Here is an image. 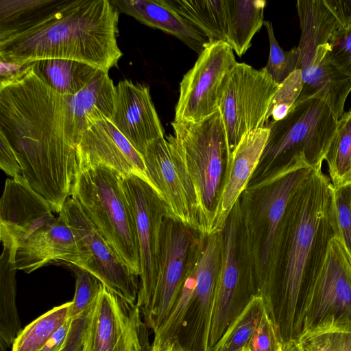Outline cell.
Returning a JSON list of instances; mask_svg holds the SVG:
<instances>
[{"label": "cell", "instance_id": "6da1fadb", "mask_svg": "<svg viewBox=\"0 0 351 351\" xmlns=\"http://www.w3.org/2000/svg\"><path fill=\"white\" fill-rule=\"evenodd\" d=\"M114 85L99 75L75 95H63L34 71L0 83V132L19 161L22 176L59 213L71 192L76 147L95 122L110 119Z\"/></svg>", "mask_w": 351, "mask_h": 351}, {"label": "cell", "instance_id": "7a4b0ae2", "mask_svg": "<svg viewBox=\"0 0 351 351\" xmlns=\"http://www.w3.org/2000/svg\"><path fill=\"white\" fill-rule=\"evenodd\" d=\"M119 13L109 0H0V59L73 60L108 73L123 55Z\"/></svg>", "mask_w": 351, "mask_h": 351}, {"label": "cell", "instance_id": "3957f363", "mask_svg": "<svg viewBox=\"0 0 351 351\" xmlns=\"http://www.w3.org/2000/svg\"><path fill=\"white\" fill-rule=\"evenodd\" d=\"M338 235L332 188L322 167L314 169L291 198L278 250L276 315L282 341L294 338L295 319L305 285L322 262L328 242Z\"/></svg>", "mask_w": 351, "mask_h": 351}, {"label": "cell", "instance_id": "277c9868", "mask_svg": "<svg viewBox=\"0 0 351 351\" xmlns=\"http://www.w3.org/2000/svg\"><path fill=\"white\" fill-rule=\"evenodd\" d=\"M169 143L180 169L197 226L203 237L212 234L223 170L230 156L219 111L197 122L174 120Z\"/></svg>", "mask_w": 351, "mask_h": 351}, {"label": "cell", "instance_id": "5b68a950", "mask_svg": "<svg viewBox=\"0 0 351 351\" xmlns=\"http://www.w3.org/2000/svg\"><path fill=\"white\" fill-rule=\"evenodd\" d=\"M122 175L101 165H77L71 197L80 206L107 243L139 278V246Z\"/></svg>", "mask_w": 351, "mask_h": 351}, {"label": "cell", "instance_id": "8992f818", "mask_svg": "<svg viewBox=\"0 0 351 351\" xmlns=\"http://www.w3.org/2000/svg\"><path fill=\"white\" fill-rule=\"evenodd\" d=\"M339 119L322 100L297 101L282 119L269 121V136L259 164L274 170L271 180L304 167H322Z\"/></svg>", "mask_w": 351, "mask_h": 351}, {"label": "cell", "instance_id": "52a82bcc", "mask_svg": "<svg viewBox=\"0 0 351 351\" xmlns=\"http://www.w3.org/2000/svg\"><path fill=\"white\" fill-rule=\"evenodd\" d=\"M336 332L351 333V259L338 235L305 285L294 338Z\"/></svg>", "mask_w": 351, "mask_h": 351}, {"label": "cell", "instance_id": "ba28073f", "mask_svg": "<svg viewBox=\"0 0 351 351\" xmlns=\"http://www.w3.org/2000/svg\"><path fill=\"white\" fill-rule=\"evenodd\" d=\"M263 67L236 62L220 87L218 109L230 153L246 134L265 127L267 115L278 87Z\"/></svg>", "mask_w": 351, "mask_h": 351}, {"label": "cell", "instance_id": "9c48e42d", "mask_svg": "<svg viewBox=\"0 0 351 351\" xmlns=\"http://www.w3.org/2000/svg\"><path fill=\"white\" fill-rule=\"evenodd\" d=\"M121 185L134 215L139 246L141 274L136 305L141 312L153 295L159 269L165 205L154 189L135 175L121 176Z\"/></svg>", "mask_w": 351, "mask_h": 351}, {"label": "cell", "instance_id": "30bf717a", "mask_svg": "<svg viewBox=\"0 0 351 351\" xmlns=\"http://www.w3.org/2000/svg\"><path fill=\"white\" fill-rule=\"evenodd\" d=\"M236 62L226 43H208L180 84L174 120L197 122L217 112L220 87Z\"/></svg>", "mask_w": 351, "mask_h": 351}, {"label": "cell", "instance_id": "8fae6325", "mask_svg": "<svg viewBox=\"0 0 351 351\" xmlns=\"http://www.w3.org/2000/svg\"><path fill=\"white\" fill-rule=\"evenodd\" d=\"M58 215L69 226L86 254L84 269L122 299L136 304L138 278L121 261L78 204L69 197Z\"/></svg>", "mask_w": 351, "mask_h": 351}, {"label": "cell", "instance_id": "7c38bea8", "mask_svg": "<svg viewBox=\"0 0 351 351\" xmlns=\"http://www.w3.org/2000/svg\"><path fill=\"white\" fill-rule=\"evenodd\" d=\"M143 324L136 304L104 285L91 310L82 351H143Z\"/></svg>", "mask_w": 351, "mask_h": 351}, {"label": "cell", "instance_id": "4fadbf2b", "mask_svg": "<svg viewBox=\"0 0 351 351\" xmlns=\"http://www.w3.org/2000/svg\"><path fill=\"white\" fill-rule=\"evenodd\" d=\"M313 169L304 167L289 171L263 186L266 189L260 208L265 228L261 253L264 271L258 283L257 293L267 306L273 304L276 295L280 237L288 204Z\"/></svg>", "mask_w": 351, "mask_h": 351}, {"label": "cell", "instance_id": "5bb4252c", "mask_svg": "<svg viewBox=\"0 0 351 351\" xmlns=\"http://www.w3.org/2000/svg\"><path fill=\"white\" fill-rule=\"evenodd\" d=\"M188 228L167 217L164 219L157 280L149 305L141 312L154 334L169 315L181 291L191 239Z\"/></svg>", "mask_w": 351, "mask_h": 351}, {"label": "cell", "instance_id": "9a60e30c", "mask_svg": "<svg viewBox=\"0 0 351 351\" xmlns=\"http://www.w3.org/2000/svg\"><path fill=\"white\" fill-rule=\"evenodd\" d=\"M48 202L22 176L6 180L0 201V239L14 254L17 245L56 217Z\"/></svg>", "mask_w": 351, "mask_h": 351}, {"label": "cell", "instance_id": "2e32d148", "mask_svg": "<svg viewBox=\"0 0 351 351\" xmlns=\"http://www.w3.org/2000/svg\"><path fill=\"white\" fill-rule=\"evenodd\" d=\"M76 156L77 165H104L122 176L135 175L153 188L143 156L109 119L95 122L84 132Z\"/></svg>", "mask_w": 351, "mask_h": 351}, {"label": "cell", "instance_id": "e0dca14e", "mask_svg": "<svg viewBox=\"0 0 351 351\" xmlns=\"http://www.w3.org/2000/svg\"><path fill=\"white\" fill-rule=\"evenodd\" d=\"M110 121L142 156L151 143L165 137L149 88L141 83L118 82Z\"/></svg>", "mask_w": 351, "mask_h": 351}, {"label": "cell", "instance_id": "ac0fdd59", "mask_svg": "<svg viewBox=\"0 0 351 351\" xmlns=\"http://www.w3.org/2000/svg\"><path fill=\"white\" fill-rule=\"evenodd\" d=\"M14 261L17 270L29 274L49 264L84 269L86 256L73 232L58 215L17 245Z\"/></svg>", "mask_w": 351, "mask_h": 351}, {"label": "cell", "instance_id": "d6986e66", "mask_svg": "<svg viewBox=\"0 0 351 351\" xmlns=\"http://www.w3.org/2000/svg\"><path fill=\"white\" fill-rule=\"evenodd\" d=\"M143 157L147 176L165 205L167 217L197 231L180 169L166 137L151 143Z\"/></svg>", "mask_w": 351, "mask_h": 351}, {"label": "cell", "instance_id": "ffe728a7", "mask_svg": "<svg viewBox=\"0 0 351 351\" xmlns=\"http://www.w3.org/2000/svg\"><path fill=\"white\" fill-rule=\"evenodd\" d=\"M237 225L232 211L222 230L221 259L209 337L210 351L247 304L239 297L240 276L236 257Z\"/></svg>", "mask_w": 351, "mask_h": 351}, {"label": "cell", "instance_id": "44dd1931", "mask_svg": "<svg viewBox=\"0 0 351 351\" xmlns=\"http://www.w3.org/2000/svg\"><path fill=\"white\" fill-rule=\"evenodd\" d=\"M267 126L246 134L230 153L215 210L212 234L221 232L258 166L269 136Z\"/></svg>", "mask_w": 351, "mask_h": 351}, {"label": "cell", "instance_id": "7402d4cb", "mask_svg": "<svg viewBox=\"0 0 351 351\" xmlns=\"http://www.w3.org/2000/svg\"><path fill=\"white\" fill-rule=\"evenodd\" d=\"M298 49L297 69L302 72L303 87L297 101L319 99L339 119L344 114L345 102L351 91V78L341 73L330 61L328 43L319 45L315 50Z\"/></svg>", "mask_w": 351, "mask_h": 351}, {"label": "cell", "instance_id": "603a6c76", "mask_svg": "<svg viewBox=\"0 0 351 351\" xmlns=\"http://www.w3.org/2000/svg\"><path fill=\"white\" fill-rule=\"evenodd\" d=\"M110 2L119 12L176 36L198 54L209 43L197 27L167 6L163 0H111Z\"/></svg>", "mask_w": 351, "mask_h": 351}, {"label": "cell", "instance_id": "cb8c5ba5", "mask_svg": "<svg viewBox=\"0 0 351 351\" xmlns=\"http://www.w3.org/2000/svg\"><path fill=\"white\" fill-rule=\"evenodd\" d=\"M163 2L197 27L209 43H227V0H163Z\"/></svg>", "mask_w": 351, "mask_h": 351}, {"label": "cell", "instance_id": "d4e9b609", "mask_svg": "<svg viewBox=\"0 0 351 351\" xmlns=\"http://www.w3.org/2000/svg\"><path fill=\"white\" fill-rule=\"evenodd\" d=\"M36 73L53 90L63 95H75L104 72L73 60L47 59L33 62Z\"/></svg>", "mask_w": 351, "mask_h": 351}, {"label": "cell", "instance_id": "484cf974", "mask_svg": "<svg viewBox=\"0 0 351 351\" xmlns=\"http://www.w3.org/2000/svg\"><path fill=\"white\" fill-rule=\"evenodd\" d=\"M15 254L3 247L0 264V346L6 351L22 330L16 307Z\"/></svg>", "mask_w": 351, "mask_h": 351}, {"label": "cell", "instance_id": "4316f807", "mask_svg": "<svg viewBox=\"0 0 351 351\" xmlns=\"http://www.w3.org/2000/svg\"><path fill=\"white\" fill-rule=\"evenodd\" d=\"M264 0H227L228 34L227 44L239 56L243 55L264 23Z\"/></svg>", "mask_w": 351, "mask_h": 351}, {"label": "cell", "instance_id": "83f0119b", "mask_svg": "<svg viewBox=\"0 0 351 351\" xmlns=\"http://www.w3.org/2000/svg\"><path fill=\"white\" fill-rule=\"evenodd\" d=\"M324 162L333 189L351 184V110L339 119Z\"/></svg>", "mask_w": 351, "mask_h": 351}, {"label": "cell", "instance_id": "f1b7e54d", "mask_svg": "<svg viewBox=\"0 0 351 351\" xmlns=\"http://www.w3.org/2000/svg\"><path fill=\"white\" fill-rule=\"evenodd\" d=\"M72 302L53 307L25 327L15 339L12 351H38L71 318Z\"/></svg>", "mask_w": 351, "mask_h": 351}, {"label": "cell", "instance_id": "f546056e", "mask_svg": "<svg viewBox=\"0 0 351 351\" xmlns=\"http://www.w3.org/2000/svg\"><path fill=\"white\" fill-rule=\"evenodd\" d=\"M266 309L263 298L254 294L210 351H242L248 345Z\"/></svg>", "mask_w": 351, "mask_h": 351}, {"label": "cell", "instance_id": "4dcf8cb0", "mask_svg": "<svg viewBox=\"0 0 351 351\" xmlns=\"http://www.w3.org/2000/svg\"><path fill=\"white\" fill-rule=\"evenodd\" d=\"M263 25L266 27L269 40V56L264 68L272 79L280 84L297 69L300 51L298 47L284 51L276 39L272 23L266 21Z\"/></svg>", "mask_w": 351, "mask_h": 351}, {"label": "cell", "instance_id": "1f68e13d", "mask_svg": "<svg viewBox=\"0 0 351 351\" xmlns=\"http://www.w3.org/2000/svg\"><path fill=\"white\" fill-rule=\"evenodd\" d=\"M74 273L75 290L71 307V317H77L89 310L101 291L104 285L87 270L73 265H66Z\"/></svg>", "mask_w": 351, "mask_h": 351}, {"label": "cell", "instance_id": "d6a6232c", "mask_svg": "<svg viewBox=\"0 0 351 351\" xmlns=\"http://www.w3.org/2000/svg\"><path fill=\"white\" fill-rule=\"evenodd\" d=\"M303 80L300 69L295 70L279 87L274 96L267 115V123L284 119L297 101L302 92Z\"/></svg>", "mask_w": 351, "mask_h": 351}, {"label": "cell", "instance_id": "836d02e7", "mask_svg": "<svg viewBox=\"0 0 351 351\" xmlns=\"http://www.w3.org/2000/svg\"><path fill=\"white\" fill-rule=\"evenodd\" d=\"M332 208L338 236L351 259V184L332 188Z\"/></svg>", "mask_w": 351, "mask_h": 351}, {"label": "cell", "instance_id": "e575fe53", "mask_svg": "<svg viewBox=\"0 0 351 351\" xmlns=\"http://www.w3.org/2000/svg\"><path fill=\"white\" fill-rule=\"evenodd\" d=\"M283 341L276 323L271 318L267 309L244 351H282Z\"/></svg>", "mask_w": 351, "mask_h": 351}, {"label": "cell", "instance_id": "d590c367", "mask_svg": "<svg viewBox=\"0 0 351 351\" xmlns=\"http://www.w3.org/2000/svg\"><path fill=\"white\" fill-rule=\"evenodd\" d=\"M328 43L330 61L341 73L351 78V25L336 30Z\"/></svg>", "mask_w": 351, "mask_h": 351}, {"label": "cell", "instance_id": "8d00e7d4", "mask_svg": "<svg viewBox=\"0 0 351 351\" xmlns=\"http://www.w3.org/2000/svg\"><path fill=\"white\" fill-rule=\"evenodd\" d=\"M297 341L302 351H351L350 332H327Z\"/></svg>", "mask_w": 351, "mask_h": 351}, {"label": "cell", "instance_id": "74e56055", "mask_svg": "<svg viewBox=\"0 0 351 351\" xmlns=\"http://www.w3.org/2000/svg\"><path fill=\"white\" fill-rule=\"evenodd\" d=\"M92 308L93 306L82 315L71 318L69 330L60 351L83 350L85 334Z\"/></svg>", "mask_w": 351, "mask_h": 351}, {"label": "cell", "instance_id": "f35d334b", "mask_svg": "<svg viewBox=\"0 0 351 351\" xmlns=\"http://www.w3.org/2000/svg\"><path fill=\"white\" fill-rule=\"evenodd\" d=\"M0 168L9 176H22L16 154L4 134L0 132Z\"/></svg>", "mask_w": 351, "mask_h": 351}, {"label": "cell", "instance_id": "ab89813d", "mask_svg": "<svg viewBox=\"0 0 351 351\" xmlns=\"http://www.w3.org/2000/svg\"><path fill=\"white\" fill-rule=\"evenodd\" d=\"M341 27L351 25V0H324Z\"/></svg>", "mask_w": 351, "mask_h": 351}, {"label": "cell", "instance_id": "60d3db41", "mask_svg": "<svg viewBox=\"0 0 351 351\" xmlns=\"http://www.w3.org/2000/svg\"><path fill=\"white\" fill-rule=\"evenodd\" d=\"M33 62L20 64L0 59V83L12 81L30 68Z\"/></svg>", "mask_w": 351, "mask_h": 351}, {"label": "cell", "instance_id": "b9f144b4", "mask_svg": "<svg viewBox=\"0 0 351 351\" xmlns=\"http://www.w3.org/2000/svg\"><path fill=\"white\" fill-rule=\"evenodd\" d=\"M71 317L59 329L53 337L38 351H60L69 330Z\"/></svg>", "mask_w": 351, "mask_h": 351}, {"label": "cell", "instance_id": "7bdbcfd3", "mask_svg": "<svg viewBox=\"0 0 351 351\" xmlns=\"http://www.w3.org/2000/svg\"><path fill=\"white\" fill-rule=\"evenodd\" d=\"M147 351H186L179 337L171 338L162 341L154 342Z\"/></svg>", "mask_w": 351, "mask_h": 351}, {"label": "cell", "instance_id": "ee69618b", "mask_svg": "<svg viewBox=\"0 0 351 351\" xmlns=\"http://www.w3.org/2000/svg\"><path fill=\"white\" fill-rule=\"evenodd\" d=\"M282 351H302L296 339L292 338L283 342Z\"/></svg>", "mask_w": 351, "mask_h": 351}, {"label": "cell", "instance_id": "f6af8a7d", "mask_svg": "<svg viewBox=\"0 0 351 351\" xmlns=\"http://www.w3.org/2000/svg\"><path fill=\"white\" fill-rule=\"evenodd\" d=\"M242 351H244V350H243Z\"/></svg>", "mask_w": 351, "mask_h": 351}]
</instances>
